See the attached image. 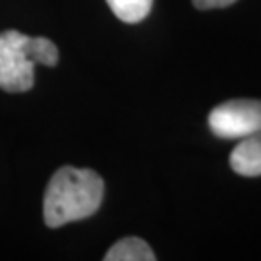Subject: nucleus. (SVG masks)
Segmentation results:
<instances>
[{"label":"nucleus","instance_id":"obj_4","mask_svg":"<svg viewBox=\"0 0 261 261\" xmlns=\"http://www.w3.org/2000/svg\"><path fill=\"white\" fill-rule=\"evenodd\" d=\"M230 168L240 176H261V132L240 140L230 153Z\"/></svg>","mask_w":261,"mask_h":261},{"label":"nucleus","instance_id":"obj_3","mask_svg":"<svg viewBox=\"0 0 261 261\" xmlns=\"http://www.w3.org/2000/svg\"><path fill=\"white\" fill-rule=\"evenodd\" d=\"M209 130L223 140H242L261 132V101L234 99L209 112Z\"/></svg>","mask_w":261,"mask_h":261},{"label":"nucleus","instance_id":"obj_2","mask_svg":"<svg viewBox=\"0 0 261 261\" xmlns=\"http://www.w3.org/2000/svg\"><path fill=\"white\" fill-rule=\"evenodd\" d=\"M58 64V48L47 37H29L16 29L0 33V89L23 93L35 84V66Z\"/></svg>","mask_w":261,"mask_h":261},{"label":"nucleus","instance_id":"obj_5","mask_svg":"<svg viewBox=\"0 0 261 261\" xmlns=\"http://www.w3.org/2000/svg\"><path fill=\"white\" fill-rule=\"evenodd\" d=\"M155 253L145 240L138 236H128L116 242L105 253V261H153Z\"/></svg>","mask_w":261,"mask_h":261},{"label":"nucleus","instance_id":"obj_7","mask_svg":"<svg viewBox=\"0 0 261 261\" xmlns=\"http://www.w3.org/2000/svg\"><path fill=\"white\" fill-rule=\"evenodd\" d=\"M236 0H194V6L199 10H211V8H226L232 6Z\"/></svg>","mask_w":261,"mask_h":261},{"label":"nucleus","instance_id":"obj_1","mask_svg":"<svg viewBox=\"0 0 261 261\" xmlns=\"http://www.w3.org/2000/svg\"><path fill=\"white\" fill-rule=\"evenodd\" d=\"M105 197L103 178L91 168H58L43 197V219L50 228L87 219L99 211Z\"/></svg>","mask_w":261,"mask_h":261},{"label":"nucleus","instance_id":"obj_6","mask_svg":"<svg viewBox=\"0 0 261 261\" xmlns=\"http://www.w3.org/2000/svg\"><path fill=\"white\" fill-rule=\"evenodd\" d=\"M109 8L124 23H140L149 16L153 0H107Z\"/></svg>","mask_w":261,"mask_h":261}]
</instances>
